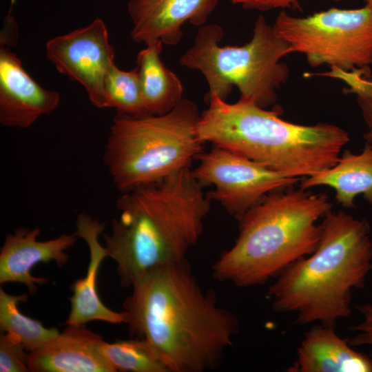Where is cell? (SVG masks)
Instances as JSON below:
<instances>
[{
    "instance_id": "1",
    "label": "cell",
    "mask_w": 372,
    "mask_h": 372,
    "mask_svg": "<svg viewBox=\"0 0 372 372\" xmlns=\"http://www.w3.org/2000/svg\"><path fill=\"white\" fill-rule=\"evenodd\" d=\"M123 302L128 331L145 340L169 372L216 368L233 344L238 321L204 290L186 260L136 280Z\"/></svg>"
},
{
    "instance_id": "2",
    "label": "cell",
    "mask_w": 372,
    "mask_h": 372,
    "mask_svg": "<svg viewBox=\"0 0 372 372\" xmlns=\"http://www.w3.org/2000/svg\"><path fill=\"white\" fill-rule=\"evenodd\" d=\"M190 167L154 183L123 193L120 211L105 236L110 257L137 277L186 255L201 236L211 198Z\"/></svg>"
},
{
    "instance_id": "3",
    "label": "cell",
    "mask_w": 372,
    "mask_h": 372,
    "mask_svg": "<svg viewBox=\"0 0 372 372\" xmlns=\"http://www.w3.org/2000/svg\"><path fill=\"white\" fill-rule=\"evenodd\" d=\"M316 251L283 270L269 288L273 309L297 315L296 322L335 327L351 315V293L372 271V242L365 220L329 212Z\"/></svg>"
},
{
    "instance_id": "4",
    "label": "cell",
    "mask_w": 372,
    "mask_h": 372,
    "mask_svg": "<svg viewBox=\"0 0 372 372\" xmlns=\"http://www.w3.org/2000/svg\"><path fill=\"white\" fill-rule=\"evenodd\" d=\"M200 114L199 139L260 163L287 176H311L331 167L349 141L335 125H303L281 119L278 113L242 97L228 103L216 95Z\"/></svg>"
},
{
    "instance_id": "5",
    "label": "cell",
    "mask_w": 372,
    "mask_h": 372,
    "mask_svg": "<svg viewBox=\"0 0 372 372\" xmlns=\"http://www.w3.org/2000/svg\"><path fill=\"white\" fill-rule=\"evenodd\" d=\"M299 189L273 191L239 220L234 245L214 264L213 276L238 287L265 283L317 249L322 236L318 220L332 207L324 194Z\"/></svg>"
},
{
    "instance_id": "6",
    "label": "cell",
    "mask_w": 372,
    "mask_h": 372,
    "mask_svg": "<svg viewBox=\"0 0 372 372\" xmlns=\"http://www.w3.org/2000/svg\"><path fill=\"white\" fill-rule=\"evenodd\" d=\"M200 114L197 105L185 98L163 115L117 112L103 154L116 188L126 193L190 167L203 152L197 133Z\"/></svg>"
},
{
    "instance_id": "7",
    "label": "cell",
    "mask_w": 372,
    "mask_h": 372,
    "mask_svg": "<svg viewBox=\"0 0 372 372\" xmlns=\"http://www.w3.org/2000/svg\"><path fill=\"white\" fill-rule=\"evenodd\" d=\"M224 30L216 23L199 27L193 45L180 57V64L200 71L209 91L206 101L216 95L226 101L234 86L240 97L266 109L277 100V91L287 81L289 69L282 61L291 54L273 25L259 15L251 40L241 46H221Z\"/></svg>"
},
{
    "instance_id": "8",
    "label": "cell",
    "mask_w": 372,
    "mask_h": 372,
    "mask_svg": "<svg viewBox=\"0 0 372 372\" xmlns=\"http://www.w3.org/2000/svg\"><path fill=\"white\" fill-rule=\"evenodd\" d=\"M273 27L291 53L304 55L312 67L344 71L372 65V6L331 8L298 17L282 10Z\"/></svg>"
},
{
    "instance_id": "9",
    "label": "cell",
    "mask_w": 372,
    "mask_h": 372,
    "mask_svg": "<svg viewBox=\"0 0 372 372\" xmlns=\"http://www.w3.org/2000/svg\"><path fill=\"white\" fill-rule=\"evenodd\" d=\"M196 159L199 163L193 169L194 176L204 187L214 185V189L207 192L209 197L238 220L268 194L300 179L216 145Z\"/></svg>"
},
{
    "instance_id": "10",
    "label": "cell",
    "mask_w": 372,
    "mask_h": 372,
    "mask_svg": "<svg viewBox=\"0 0 372 372\" xmlns=\"http://www.w3.org/2000/svg\"><path fill=\"white\" fill-rule=\"evenodd\" d=\"M47 59L61 74L80 83L91 103L105 108V80L114 63L115 50L103 19L50 39Z\"/></svg>"
},
{
    "instance_id": "11",
    "label": "cell",
    "mask_w": 372,
    "mask_h": 372,
    "mask_svg": "<svg viewBox=\"0 0 372 372\" xmlns=\"http://www.w3.org/2000/svg\"><path fill=\"white\" fill-rule=\"evenodd\" d=\"M60 94L39 85L10 47L0 45V123L25 129L59 105Z\"/></svg>"
},
{
    "instance_id": "12",
    "label": "cell",
    "mask_w": 372,
    "mask_h": 372,
    "mask_svg": "<svg viewBox=\"0 0 372 372\" xmlns=\"http://www.w3.org/2000/svg\"><path fill=\"white\" fill-rule=\"evenodd\" d=\"M219 0H129L127 12L132 23L130 38L145 45L156 40L178 44L185 22L195 26L206 23Z\"/></svg>"
},
{
    "instance_id": "13",
    "label": "cell",
    "mask_w": 372,
    "mask_h": 372,
    "mask_svg": "<svg viewBox=\"0 0 372 372\" xmlns=\"http://www.w3.org/2000/svg\"><path fill=\"white\" fill-rule=\"evenodd\" d=\"M40 232L39 227H19L6 236L0 251L1 284L22 283L30 294H34L37 285L48 281L47 278L32 276L31 271L36 265L54 261L61 267L66 264L69 258L66 251L76 242L75 233L40 241Z\"/></svg>"
},
{
    "instance_id": "14",
    "label": "cell",
    "mask_w": 372,
    "mask_h": 372,
    "mask_svg": "<svg viewBox=\"0 0 372 372\" xmlns=\"http://www.w3.org/2000/svg\"><path fill=\"white\" fill-rule=\"evenodd\" d=\"M101 335L85 325H68L64 331L30 351L33 372H116L103 355Z\"/></svg>"
},
{
    "instance_id": "15",
    "label": "cell",
    "mask_w": 372,
    "mask_h": 372,
    "mask_svg": "<svg viewBox=\"0 0 372 372\" xmlns=\"http://www.w3.org/2000/svg\"><path fill=\"white\" fill-rule=\"evenodd\" d=\"M76 227L75 234L88 246L90 260L85 276L75 280L71 285L73 294L69 298L71 310L66 320L67 325L81 326L93 320L126 323L125 311L116 312L107 307L98 294V272L102 261L107 257L105 247L99 242L105 224L87 214L80 213L76 218Z\"/></svg>"
},
{
    "instance_id": "16",
    "label": "cell",
    "mask_w": 372,
    "mask_h": 372,
    "mask_svg": "<svg viewBox=\"0 0 372 372\" xmlns=\"http://www.w3.org/2000/svg\"><path fill=\"white\" fill-rule=\"evenodd\" d=\"M289 372H372V359L352 349L335 327L322 324L305 333Z\"/></svg>"
},
{
    "instance_id": "17",
    "label": "cell",
    "mask_w": 372,
    "mask_h": 372,
    "mask_svg": "<svg viewBox=\"0 0 372 372\" xmlns=\"http://www.w3.org/2000/svg\"><path fill=\"white\" fill-rule=\"evenodd\" d=\"M318 185L333 188L337 201L344 207H353L358 194L372 204V145L369 143L359 154L345 150L333 166L303 180L301 188Z\"/></svg>"
},
{
    "instance_id": "18",
    "label": "cell",
    "mask_w": 372,
    "mask_h": 372,
    "mask_svg": "<svg viewBox=\"0 0 372 372\" xmlns=\"http://www.w3.org/2000/svg\"><path fill=\"white\" fill-rule=\"evenodd\" d=\"M163 45L161 40L149 42L136 56L143 104L147 115L168 113L183 99L180 80L161 59Z\"/></svg>"
},
{
    "instance_id": "19",
    "label": "cell",
    "mask_w": 372,
    "mask_h": 372,
    "mask_svg": "<svg viewBox=\"0 0 372 372\" xmlns=\"http://www.w3.org/2000/svg\"><path fill=\"white\" fill-rule=\"evenodd\" d=\"M28 298L26 293L11 295L0 288V329L18 340L26 350L32 351L60 332L55 327H45L41 322L19 311L18 304Z\"/></svg>"
},
{
    "instance_id": "20",
    "label": "cell",
    "mask_w": 372,
    "mask_h": 372,
    "mask_svg": "<svg viewBox=\"0 0 372 372\" xmlns=\"http://www.w3.org/2000/svg\"><path fill=\"white\" fill-rule=\"evenodd\" d=\"M101 350L116 371L169 372L150 344L143 339L104 341Z\"/></svg>"
},
{
    "instance_id": "21",
    "label": "cell",
    "mask_w": 372,
    "mask_h": 372,
    "mask_svg": "<svg viewBox=\"0 0 372 372\" xmlns=\"http://www.w3.org/2000/svg\"><path fill=\"white\" fill-rule=\"evenodd\" d=\"M105 108L130 116L147 115L142 96L138 68L125 71L115 63L105 80Z\"/></svg>"
},
{
    "instance_id": "22",
    "label": "cell",
    "mask_w": 372,
    "mask_h": 372,
    "mask_svg": "<svg viewBox=\"0 0 372 372\" xmlns=\"http://www.w3.org/2000/svg\"><path fill=\"white\" fill-rule=\"evenodd\" d=\"M369 69L344 71L331 68L329 71L314 75L338 79L347 85V88L344 89L346 93L353 94L356 96L369 130L364 138L371 143L372 142V76Z\"/></svg>"
},
{
    "instance_id": "23",
    "label": "cell",
    "mask_w": 372,
    "mask_h": 372,
    "mask_svg": "<svg viewBox=\"0 0 372 372\" xmlns=\"http://www.w3.org/2000/svg\"><path fill=\"white\" fill-rule=\"evenodd\" d=\"M23 344L11 335L4 333L0 335V371L28 372L29 354L25 352Z\"/></svg>"
},
{
    "instance_id": "24",
    "label": "cell",
    "mask_w": 372,
    "mask_h": 372,
    "mask_svg": "<svg viewBox=\"0 0 372 372\" xmlns=\"http://www.w3.org/2000/svg\"><path fill=\"white\" fill-rule=\"evenodd\" d=\"M357 309L362 314L363 321L350 327V331L356 332V334L349 340V344L351 347L372 346V304H360Z\"/></svg>"
},
{
    "instance_id": "25",
    "label": "cell",
    "mask_w": 372,
    "mask_h": 372,
    "mask_svg": "<svg viewBox=\"0 0 372 372\" xmlns=\"http://www.w3.org/2000/svg\"><path fill=\"white\" fill-rule=\"evenodd\" d=\"M245 9L267 11L272 9L300 10V0H227Z\"/></svg>"
},
{
    "instance_id": "26",
    "label": "cell",
    "mask_w": 372,
    "mask_h": 372,
    "mask_svg": "<svg viewBox=\"0 0 372 372\" xmlns=\"http://www.w3.org/2000/svg\"><path fill=\"white\" fill-rule=\"evenodd\" d=\"M14 0H12L9 12L3 21V27L0 34V45L8 47L16 46L19 39L18 26L12 14V6Z\"/></svg>"
},
{
    "instance_id": "27",
    "label": "cell",
    "mask_w": 372,
    "mask_h": 372,
    "mask_svg": "<svg viewBox=\"0 0 372 372\" xmlns=\"http://www.w3.org/2000/svg\"><path fill=\"white\" fill-rule=\"evenodd\" d=\"M366 5L371 6H372V0H364Z\"/></svg>"
},
{
    "instance_id": "28",
    "label": "cell",
    "mask_w": 372,
    "mask_h": 372,
    "mask_svg": "<svg viewBox=\"0 0 372 372\" xmlns=\"http://www.w3.org/2000/svg\"><path fill=\"white\" fill-rule=\"evenodd\" d=\"M326 1H342V0H326Z\"/></svg>"
}]
</instances>
